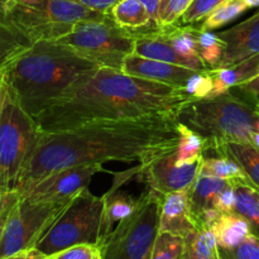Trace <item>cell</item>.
Wrapping results in <instances>:
<instances>
[{"mask_svg": "<svg viewBox=\"0 0 259 259\" xmlns=\"http://www.w3.org/2000/svg\"><path fill=\"white\" fill-rule=\"evenodd\" d=\"M179 121L175 114L95 120L60 132L38 131L15 191L24 194L53 172L109 161L148 163L177 149Z\"/></svg>", "mask_w": 259, "mask_h": 259, "instance_id": "obj_1", "label": "cell"}, {"mask_svg": "<svg viewBox=\"0 0 259 259\" xmlns=\"http://www.w3.org/2000/svg\"><path fill=\"white\" fill-rule=\"evenodd\" d=\"M190 99L185 89L99 66L81 76L34 120L38 131L60 132L95 120L176 115L180 106Z\"/></svg>", "mask_w": 259, "mask_h": 259, "instance_id": "obj_2", "label": "cell"}, {"mask_svg": "<svg viewBox=\"0 0 259 259\" xmlns=\"http://www.w3.org/2000/svg\"><path fill=\"white\" fill-rule=\"evenodd\" d=\"M99 67L56 40H37L5 70L9 94L20 108L37 118L81 76Z\"/></svg>", "mask_w": 259, "mask_h": 259, "instance_id": "obj_3", "label": "cell"}, {"mask_svg": "<svg viewBox=\"0 0 259 259\" xmlns=\"http://www.w3.org/2000/svg\"><path fill=\"white\" fill-rule=\"evenodd\" d=\"M176 119L204 141V153L229 142L252 143L259 120V98L233 86L218 96L190 99Z\"/></svg>", "mask_w": 259, "mask_h": 259, "instance_id": "obj_4", "label": "cell"}, {"mask_svg": "<svg viewBox=\"0 0 259 259\" xmlns=\"http://www.w3.org/2000/svg\"><path fill=\"white\" fill-rule=\"evenodd\" d=\"M103 214L104 196H95L83 189L68 202L34 248L51 257L73 245H99Z\"/></svg>", "mask_w": 259, "mask_h": 259, "instance_id": "obj_5", "label": "cell"}, {"mask_svg": "<svg viewBox=\"0 0 259 259\" xmlns=\"http://www.w3.org/2000/svg\"><path fill=\"white\" fill-rule=\"evenodd\" d=\"M163 195L148 189L133 214L119 223L99 244L101 259H151L158 235Z\"/></svg>", "mask_w": 259, "mask_h": 259, "instance_id": "obj_6", "label": "cell"}, {"mask_svg": "<svg viewBox=\"0 0 259 259\" xmlns=\"http://www.w3.org/2000/svg\"><path fill=\"white\" fill-rule=\"evenodd\" d=\"M56 42L65 45L101 67L121 71L124 60L133 53L136 33L119 27L110 14L104 19L81 20Z\"/></svg>", "mask_w": 259, "mask_h": 259, "instance_id": "obj_7", "label": "cell"}, {"mask_svg": "<svg viewBox=\"0 0 259 259\" xmlns=\"http://www.w3.org/2000/svg\"><path fill=\"white\" fill-rule=\"evenodd\" d=\"M109 14L89 9L71 0H40L38 4L18 5L5 18L37 40H57L67 35L81 20L104 19Z\"/></svg>", "mask_w": 259, "mask_h": 259, "instance_id": "obj_8", "label": "cell"}, {"mask_svg": "<svg viewBox=\"0 0 259 259\" xmlns=\"http://www.w3.org/2000/svg\"><path fill=\"white\" fill-rule=\"evenodd\" d=\"M38 136L34 118L10 96L0 113V189L15 191Z\"/></svg>", "mask_w": 259, "mask_h": 259, "instance_id": "obj_9", "label": "cell"}, {"mask_svg": "<svg viewBox=\"0 0 259 259\" xmlns=\"http://www.w3.org/2000/svg\"><path fill=\"white\" fill-rule=\"evenodd\" d=\"M68 202L32 201L20 197L10 210L5 224L0 240V259L33 249L62 214Z\"/></svg>", "mask_w": 259, "mask_h": 259, "instance_id": "obj_10", "label": "cell"}, {"mask_svg": "<svg viewBox=\"0 0 259 259\" xmlns=\"http://www.w3.org/2000/svg\"><path fill=\"white\" fill-rule=\"evenodd\" d=\"M103 171L101 163L81 164L53 172L33 185L20 197L32 201L68 202L83 189H88L91 179Z\"/></svg>", "mask_w": 259, "mask_h": 259, "instance_id": "obj_11", "label": "cell"}, {"mask_svg": "<svg viewBox=\"0 0 259 259\" xmlns=\"http://www.w3.org/2000/svg\"><path fill=\"white\" fill-rule=\"evenodd\" d=\"M202 158L189 164H176V149L161 154L148 163L139 164L138 171L148 189L166 195L175 191L190 190L201 172Z\"/></svg>", "mask_w": 259, "mask_h": 259, "instance_id": "obj_12", "label": "cell"}, {"mask_svg": "<svg viewBox=\"0 0 259 259\" xmlns=\"http://www.w3.org/2000/svg\"><path fill=\"white\" fill-rule=\"evenodd\" d=\"M218 35L225 42V50L217 68L234 67L259 55V12Z\"/></svg>", "mask_w": 259, "mask_h": 259, "instance_id": "obj_13", "label": "cell"}, {"mask_svg": "<svg viewBox=\"0 0 259 259\" xmlns=\"http://www.w3.org/2000/svg\"><path fill=\"white\" fill-rule=\"evenodd\" d=\"M121 72L143 80L185 89L190 78L200 71L191 70L185 66L141 57L132 53L124 60Z\"/></svg>", "mask_w": 259, "mask_h": 259, "instance_id": "obj_14", "label": "cell"}, {"mask_svg": "<svg viewBox=\"0 0 259 259\" xmlns=\"http://www.w3.org/2000/svg\"><path fill=\"white\" fill-rule=\"evenodd\" d=\"M197 229L189 206V190L163 195L158 232L186 238Z\"/></svg>", "mask_w": 259, "mask_h": 259, "instance_id": "obj_15", "label": "cell"}, {"mask_svg": "<svg viewBox=\"0 0 259 259\" xmlns=\"http://www.w3.org/2000/svg\"><path fill=\"white\" fill-rule=\"evenodd\" d=\"M199 30L200 27L181 24L158 25L154 28L157 35L171 45L172 48L186 60L187 67L195 71H205L209 68L201 60L197 51Z\"/></svg>", "mask_w": 259, "mask_h": 259, "instance_id": "obj_16", "label": "cell"}, {"mask_svg": "<svg viewBox=\"0 0 259 259\" xmlns=\"http://www.w3.org/2000/svg\"><path fill=\"white\" fill-rule=\"evenodd\" d=\"M230 184H233V181H227L200 172L196 181L189 190V206L196 228L200 215L209 207H214V201L218 195Z\"/></svg>", "mask_w": 259, "mask_h": 259, "instance_id": "obj_17", "label": "cell"}, {"mask_svg": "<svg viewBox=\"0 0 259 259\" xmlns=\"http://www.w3.org/2000/svg\"><path fill=\"white\" fill-rule=\"evenodd\" d=\"M138 199H134L132 195L126 192L116 190V187H111L109 192L104 195V214L103 223H101L100 243L113 232L114 228L131 217L134 210L138 206ZM99 243V244H100Z\"/></svg>", "mask_w": 259, "mask_h": 259, "instance_id": "obj_18", "label": "cell"}, {"mask_svg": "<svg viewBox=\"0 0 259 259\" xmlns=\"http://www.w3.org/2000/svg\"><path fill=\"white\" fill-rule=\"evenodd\" d=\"M211 230L217 237L219 249L237 248L252 235L249 223L237 212L220 215L217 223L212 225Z\"/></svg>", "mask_w": 259, "mask_h": 259, "instance_id": "obj_19", "label": "cell"}, {"mask_svg": "<svg viewBox=\"0 0 259 259\" xmlns=\"http://www.w3.org/2000/svg\"><path fill=\"white\" fill-rule=\"evenodd\" d=\"M32 45L23 30L0 14V73Z\"/></svg>", "mask_w": 259, "mask_h": 259, "instance_id": "obj_20", "label": "cell"}, {"mask_svg": "<svg viewBox=\"0 0 259 259\" xmlns=\"http://www.w3.org/2000/svg\"><path fill=\"white\" fill-rule=\"evenodd\" d=\"M215 154L229 157L237 162L250 184L259 190V148L252 143L243 142H229L212 149Z\"/></svg>", "mask_w": 259, "mask_h": 259, "instance_id": "obj_21", "label": "cell"}, {"mask_svg": "<svg viewBox=\"0 0 259 259\" xmlns=\"http://www.w3.org/2000/svg\"><path fill=\"white\" fill-rule=\"evenodd\" d=\"M109 14L119 27L133 32L144 28L158 27L141 0H119Z\"/></svg>", "mask_w": 259, "mask_h": 259, "instance_id": "obj_22", "label": "cell"}, {"mask_svg": "<svg viewBox=\"0 0 259 259\" xmlns=\"http://www.w3.org/2000/svg\"><path fill=\"white\" fill-rule=\"evenodd\" d=\"M237 202L234 212L244 218L252 234L259 237V190L248 182H234Z\"/></svg>", "mask_w": 259, "mask_h": 259, "instance_id": "obj_23", "label": "cell"}, {"mask_svg": "<svg viewBox=\"0 0 259 259\" xmlns=\"http://www.w3.org/2000/svg\"><path fill=\"white\" fill-rule=\"evenodd\" d=\"M184 259H220L214 232L207 228L195 229L185 238Z\"/></svg>", "mask_w": 259, "mask_h": 259, "instance_id": "obj_24", "label": "cell"}, {"mask_svg": "<svg viewBox=\"0 0 259 259\" xmlns=\"http://www.w3.org/2000/svg\"><path fill=\"white\" fill-rule=\"evenodd\" d=\"M201 174L219 177V179L227 180V181L250 184L247 175L244 174L242 167L237 162L230 159L229 157L220 156V154H217L215 157L202 156Z\"/></svg>", "mask_w": 259, "mask_h": 259, "instance_id": "obj_25", "label": "cell"}, {"mask_svg": "<svg viewBox=\"0 0 259 259\" xmlns=\"http://www.w3.org/2000/svg\"><path fill=\"white\" fill-rule=\"evenodd\" d=\"M179 133L180 141L176 149L177 166L189 164L201 159L204 156V141L201 137L180 123Z\"/></svg>", "mask_w": 259, "mask_h": 259, "instance_id": "obj_26", "label": "cell"}, {"mask_svg": "<svg viewBox=\"0 0 259 259\" xmlns=\"http://www.w3.org/2000/svg\"><path fill=\"white\" fill-rule=\"evenodd\" d=\"M225 50V42L211 30H204L200 27L197 34V51L207 68H217L222 61Z\"/></svg>", "mask_w": 259, "mask_h": 259, "instance_id": "obj_27", "label": "cell"}, {"mask_svg": "<svg viewBox=\"0 0 259 259\" xmlns=\"http://www.w3.org/2000/svg\"><path fill=\"white\" fill-rule=\"evenodd\" d=\"M248 9L249 8L244 0H225L204 22H201L200 27L204 30L217 29V28L223 27L232 20L237 19Z\"/></svg>", "mask_w": 259, "mask_h": 259, "instance_id": "obj_28", "label": "cell"}, {"mask_svg": "<svg viewBox=\"0 0 259 259\" xmlns=\"http://www.w3.org/2000/svg\"><path fill=\"white\" fill-rule=\"evenodd\" d=\"M185 238L158 232L151 259H184Z\"/></svg>", "mask_w": 259, "mask_h": 259, "instance_id": "obj_29", "label": "cell"}, {"mask_svg": "<svg viewBox=\"0 0 259 259\" xmlns=\"http://www.w3.org/2000/svg\"><path fill=\"white\" fill-rule=\"evenodd\" d=\"M225 0H194L182 14L177 24L195 25L201 23Z\"/></svg>", "mask_w": 259, "mask_h": 259, "instance_id": "obj_30", "label": "cell"}, {"mask_svg": "<svg viewBox=\"0 0 259 259\" xmlns=\"http://www.w3.org/2000/svg\"><path fill=\"white\" fill-rule=\"evenodd\" d=\"M194 0H159L157 25L177 24Z\"/></svg>", "mask_w": 259, "mask_h": 259, "instance_id": "obj_31", "label": "cell"}, {"mask_svg": "<svg viewBox=\"0 0 259 259\" xmlns=\"http://www.w3.org/2000/svg\"><path fill=\"white\" fill-rule=\"evenodd\" d=\"M214 81L210 73V70L200 71L196 72L187 82L185 91L190 95L191 99H202L209 98L212 93Z\"/></svg>", "mask_w": 259, "mask_h": 259, "instance_id": "obj_32", "label": "cell"}, {"mask_svg": "<svg viewBox=\"0 0 259 259\" xmlns=\"http://www.w3.org/2000/svg\"><path fill=\"white\" fill-rule=\"evenodd\" d=\"M220 259H259V237L250 235L237 248L219 249Z\"/></svg>", "mask_w": 259, "mask_h": 259, "instance_id": "obj_33", "label": "cell"}, {"mask_svg": "<svg viewBox=\"0 0 259 259\" xmlns=\"http://www.w3.org/2000/svg\"><path fill=\"white\" fill-rule=\"evenodd\" d=\"M51 257L55 259H101V252L99 245L78 244Z\"/></svg>", "mask_w": 259, "mask_h": 259, "instance_id": "obj_34", "label": "cell"}, {"mask_svg": "<svg viewBox=\"0 0 259 259\" xmlns=\"http://www.w3.org/2000/svg\"><path fill=\"white\" fill-rule=\"evenodd\" d=\"M235 202H237V195H235V185L233 182L218 195L214 201V207L222 214H229L234 212Z\"/></svg>", "mask_w": 259, "mask_h": 259, "instance_id": "obj_35", "label": "cell"}, {"mask_svg": "<svg viewBox=\"0 0 259 259\" xmlns=\"http://www.w3.org/2000/svg\"><path fill=\"white\" fill-rule=\"evenodd\" d=\"M234 68L239 77V83L250 80L254 76L259 75V55L239 63L238 66H234Z\"/></svg>", "mask_w": 259, "mask_h": 259, "instance_id": "obj_36", "label": "cell"}, {"mask_svg": "<svg viewBox=\"0 0 259 259\" xmlns=\"http://www.w3.org/2000/svg\"><path fill=\"white\" fill-rule=\"evenodd\" d=\"M71 2L83 5V7L89 8V9L109 14L111 8H113L119 0H71Z\"/></svg>", "mask_w": 259, "mask_h": 259, "instance_id": "obj_37", "label": "cell"}, {"mask_svg": "<svg viewBox=\"0 0 259 259\" xmlns=\"http://www.w3.org/2000/svg\"><path fill=\"white\" fill-rule=\"evenodd\" d=\"M19 200L20 195L17 191H7L0 189V215L9 212Z\"/></svg>", "mask_w": 259, "mask_h": 259, "instance_id": "obj_38", "label": "cell"}, {"mask_svg": "<svg viewBox=\"0 0 259 259\" xmlns=\"http://www.w3.org/2000/svg\"><path fill=\"white\" fill-rule=\"evenodd\" d=\"M235 86H238V88L242 89V90L247 91V93L252 94V95L258 96L259 98V75L254 76V77L250 78V80L244 81V82L238 83V85Z\"/></svg>", "mask_w": 259, "mask_h": 259, "instance_id": "obj_39", "label": "cell"}, {"mask_svg": "<svg viewBox=\"0 0 259 259\" xmlns=\"http://www.w3.org/2000/svg\"><path fill=\"white\" fill-rule=\"evenodd\" d=\"M9 96V89H8L7 78H5V71L0 73V113H2L3 108H4L5 103Z\"/></svg>", "mask_w": 259, "mask_h": 259, "instance_id": "obj_40", "label": "cell"}, {"mask_svg": "<svg viewBox=\"0 0 259 259\" xmlns=\"http://www.w3.org/2000/svg\"><path fill=\"white\" fill-rule=\"evenodd\" d=\"M141 2L146 5L149 14H151L152 19H153V22L157 24V12H158L159 0H141Z\"/></svg>", "mask_w": 259, "mask_h": 259, "instance_id": "obj_41", "label": "cell"}, {"mask_svg": "<svg viewBox=\"0 0 259 259\" xmlns=\"http://www.w3.org/2000/svg\"><path fill=\"white\" fill-rule=\"evenodd\" d=\"M33 250H34V248H33V249H29V250H25V252L18 253V254H14V255H12V257H8L5 259H30L33 255Z\"/></svg>", "mask_w": 259, "mask_h": 259, "instance_id": "obj_42", "label": "cell"}, {"mask_svg": "<svg viewBox=\"0 0 259 259\" xmlns=\"http://www.w3.org/2000/svg\"><path fill=\"white\" fill-rule=\"evenodd\" d=\"M9 212H5V214L0 215V240H2L3 234H4L5 224H7V220H8V217H9Z\"/></svg>", "mask_w": 259, "mask_h": 259, "instance_id": "obj_43", "label": "cell"}, {"mask_svg": "<svg viewBox=\"0 0 259 259\" xmlns=\"http://www.w3.org/2000/svg\"><path fill=\"white\" fill-rule=\"evenodd\" d=\"M247 3L248 8H258L259 7V0H244Z\"/></svg>", "mask_w": 259, "mask_h": 259, "instance_id": "obj_44", "label": "cell"}, {"mask_svg": "<svg viewBox=\"0 0 259 259\" xmlns=\"http://www.w3.org/2000/svg\"><path fill=\"white\" fill-rule=\"evenodd\" d=\"M253 144L259 148V132H255L254 137H253Z\"/></svg>", "mask_w": 259, "mask_h": 259, "instance_id": "obj_45", "label": "cell"}, {"mask_svg": "<svg viewBox=\"0 0 259 259\" xmlns=\"http://www.w3.org/2000/svg\"><path fill=\"white\" fill-rule=\"evenodd\" d=\"M0 14L5 15L4 14V0H0Z\"/></svg>", "mask_w": 259, "mask_h": 259, "instance_id": "obj_46", "label": "cell"}, {"mask_svg": "<svg viewBox=\"0 0 259 259\" xmlns=\"http://www.w3.org/2000/svg\"><path fill=\"white\" fill-rule=\"evenodd\" d=\"M46 259H55L53 257H46Z\"/></svg>", "mask_w": 259, "mask_h": 259, "instance_id": "obj_47", "label": "cell"}]
</instances>
